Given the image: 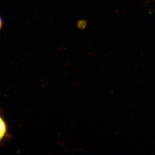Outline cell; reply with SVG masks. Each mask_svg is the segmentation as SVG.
<instances>
[{"label":"cell","instance_id":"cell-1","mask_svg":"<svg viewBox=\"0 0 155 155\" xmlns=\"http://www.w3.org/2000/svg\"><path fill=\"white\" fill-rule=\"evenodd\" d=\"M7 133V126L5 122L0 116V141L4 138Z\"/></svg>","mask_w":155,"mask_h":155},{"label":"cell","instance_id":"cell-3","mask_svg":"<svg viewBox=\"0 0 155 155\" xmlns=\"http://www.w3.org/2000/svg\"><path fill=\"white\" fill-rule=\"evenodd\" d=\"M3 26V20L2 17H0V30H1Z\"/></svg>","mask_w":155,"mask_h":155},{"label":"cell","instance_id":"cell-2","mask_svg":"<svg viewBox=\"0 0 155 155\" xmlns=\"http://www.w3.org/2000/svg\"><path fill=\"white\" fill-rule=\"evenodd\" d=\"M87 22L84 19H81L78 20L77 23L78 28L80 30H84L87 27Z\"/></svg>","mask_w":155,"mask_h":155}]
</instances>
